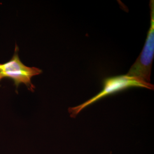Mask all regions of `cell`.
Here are the masks:
<instances>
[{
    "mask_svg": "<svg viewBox=\"0 0 154 154\" xmlns=\"http://www.w3.org/2000/svg\"><path fill=\"white\" fill-rule=\"evenodd\" d=\"M132 87L143 88L152 90L154 88V85L151 83L145 82L137 77H128L126 75H122L108 78L104 81L102 91L82 104L75 107H69L68 109L70 117L75 118L82 110L99 99L110 94Z\"/></svg>",
    "mask_w": 154,
    "mask_h": 154,
    "instance_id": "1",
    "label": "cell"
},
{
    "mask_svg": "<svg viewBox=\"0 0 154 154\" xmlns=\"http://www.w3.org/2000/svg\"><path fill=\"white\" fill-rule=\"evenodd\" d=\"M19 48L16 45L14 53L11 60L5 63H0V81L4 78H11L18 89L23 83L29 90L34 92L35 87L31 80L34 76L38 75L42 70L36 67H29L25 65L20 59Z\"/></svg>",
    "mask_w": 154,
    "mask_h": 154,
    "instance_id": "2",
    "label": "cell"
},
{
    "mask_svg": "<svg viewBox=\"0 0 154 154\" xmlns=\"http://www.w3.org/2000/svg\"><path fill=\"white\" fill-rule=\"evenodd\" d=\"M151 21L147 38L143 50L127 73V76L137 77L150 83L152 65L154 57V1H150Z\"/></svg>",
    "mask_w": 154,
    "mask_h": 154,
    "instance_id": "3",
    "label": "cell"
}]
</instances>
